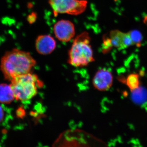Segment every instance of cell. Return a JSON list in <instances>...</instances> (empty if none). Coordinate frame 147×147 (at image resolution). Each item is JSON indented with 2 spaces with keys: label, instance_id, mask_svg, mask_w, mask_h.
Segmentation results:
<instances>
[{
  "label": "cell",
  "instance_id": "1",
  "mask_svg": "<svg viewBox=\"0 0 147 147\" xmlns=\"http://www.w3.org/2000/svg\"><path fill=\"white\" fill-rule=\"evenodd\" d=\"M36 63L29 52L13 49L3 55L0 68L5 78L11 81L16 76L30 73Z\"/></svg>",
  "mask_w": 147,
  "mask_h": 147
},
{
  "label": "cell",
  "instance_id": "2",
  "mask_svg": "<svg viewBox=\"0 0 147 147\" xmlns=\"http://www.w3.org/2000/svg\"><path fill=\"white\" fill-rule=\"evenodd\" d=\"M89 33L85 32L77 36L69 51L68 62L74 67H82L94 61Z\"/></svg>",
  "mask_w": 147,
  "mask_h": 147
},
{
  "label": "cell",
  "instance_id": "3",
  "mask_svg": "<svg viewBox=\"0 0 147 147\" xmlns=\"http://www.w3.org/2000/svg\"><path fill=\"white\" fill-rule=\"evenodd\" d=\"M11 82L15 99L21 101H27L34 97L38 89L43 86L38 76L31 72L16 76Z\"/></svg>",
  "mask_w": 147,
  "mask_h": 147
},
{
  "label": "cell",
  "instance_id": "4",
  "mask_svg": "<svg viewBox=\"0 0 147 147\" xmlns=\"http://www.w3.org/2000/svg\"><path fill=\"white\" fill-rule=\"evenodd\" d=\"M55 16L59 13L78 15L86 10L88 2L85 0H49Z\"/></svg>",
  "mask_w": 147,
  "mask_h": 147
},
{
  "label": "cell",
  "instance_id": "5",
  "mask_svg": "<svg viewBox=\"0 0 147 147\" xmlns=\"http://www.w3.org/2000/svg\"><path fill=\"white\" fill-rule=\"evenodd\" d=\"M53 31L55 36L61 42H69L74 37L75 34L74 25L69 20L58 21L54 25Z\"/></svg>",
  "mask_w": 147,
  "mask_h": 147
},
{
  "label": "cell",
  "instance_id": "6",
  "mask_svg": "<svg viewBox=\"0 0 147 147\" xmlns=\"http://www.w3.org/2000/svg\"><path fill=\"white\" fill-rule=\"evenodd\" d=\"M108 37L113 47L118 50H123L134 45L129 32L124 33L118 30H114L110 32Z\"/></svg>",
  "mask_w": 147,
  "mask_h": 147
},
{
  "label": "cell",
  "instance_id": "7",
  "mask_svg": "<svg viewBox=\"0 0 147 147\" xmlns=\"http://www.w3.org/2000/svg\"><path fill=\"white\" fill-rule=\"evenodd\" d=\"M112 73L105 69H99L95 74L92 83L95 88L100 91H106L111 88L113 84Z\"/></svg>",
  "mask_w": 147,
  "mask_h": 147
},
{
  "label": "cell",
  "instance_id": "8",
  "mask_svg": "<svg viewBox=\"0 0 147 147\" xmlns=\"http://www.w3.org/2000/svg\"><path fill=\"white\" fill-rule=\"evenodd\" d=\"M57 43L50 35H41L37 37L35 42L37 52L41 55H49L56 49Z\"/></svg>",
  "mask_w": 147,
  "mask_h": 147
},
{
  "label": "cell",
  "instance_id": "9",
  "mask_svg": "<svg viewBox=\"0 0 147 147\" xmlns=\"http://www.w3.org/2000/svg\"><path fill=\"white\" fill-rule=\"evenodd\" d=\"M14 99V94L10 85L0 84V102L3 104H9Z\"/></svg>",
  "mask_w": 147,
  "mask_h": 147
},
{
  "label": "cell",
  "instance_id": "10",
  "mask_svg": "<svg viewBox=\"0 0 147 147\" xmlns=\"http://www.w3.org/2000/svg\"><path fill=\"white\" fill-rule=\"evenodd\" d=\"M127 86L131 90L137 88L139 85L138 76L136 74H131L128 76L127 80Z\"/></svg>",
  "mask_w": 147,
  "mask_h": 147
},
{
  "label": "cell",
  "instance_id": "11",
  "mask_svg": "<svg viewBox=\"0 0 147 147\" xmlns=\"http://www.w3.org/2000/svg\"><path fill=\"white\" fill-rule=\"evenodd\" d=\"M129 34L134 45H140L142 40V36L141 33L137 30H133L129 32Z\"/></svg>",
  "mask_w": 147,
  "mask_h": 147
},
{
  "label": "cell",
  "instance_id": "12",
  "mask_svg": "<svg viewBox=\"0 0 147 147\" xmlns=\"http://www.w3.org/2000/svg\"><path fill=\"white\" fill-rule=\"evenodd\" d=\"M112 44L110 42V40L109 37L104 38L103 39V44H102V51L104 53L108 52L112 48Z\"/></svg>",
  "mask_w": 147,
  "mask_h": 147
},
{
  "label": "cell",
  "instance_id": "13",
  "mask_svg": "<svg viewBox=\"0 0 147 147\" xmlns=\"http://www.w3.org/2000/svg\"><path fill=\"white\" fill-rule=\"evenodd\" d=\"M4 117V112L2 107L0 105V123L3 120Z\"/></svg>",
  "mask_w": 147,
  "mask_h": 147
},
{
  "label": "cell",
  "instance_id": "14",
  "mask_svg": "<svg viewBox=\"0 0 147 147\" xmlns=\"http://www.w3.org/2000/svg\"><path fill=\"white\" fill-rule=\"evenodd\" d=\"M36 15L35 14H34V13H32L31 15H30V17L29 18H32V19H31L30 20H29V22L30 23H33L34 21H35L36 20Z\"/></svg>",
  "mask_w": 147,
  "mask_h": 147
},
{
  "label": "cell",
  "instance_id": "15",
  "mask_svg": "<svg viewBox=\"0 0 147 147\" xmlns=\"http://www.w3.org/2000/svg\"><path fill=\"white\" fill-rule=\"evenodd\" d=\"M115 1H117V0H115Z\"/></svg>",
  "mask_w": 147,
  "mask_h": 147
}]
</instances>
